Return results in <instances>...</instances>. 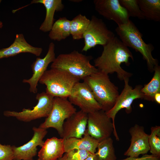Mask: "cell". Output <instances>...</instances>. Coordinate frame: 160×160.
<instances>
[{"instance_id":"obj_1","label":"cell","mask_w":160,"mask_h":160,"mask_svg":"<svg viewBox=\"0 0 160 160\" xmlns=\"http://www.w3.org/2000/svg\"><path fill=\"white\" fill-rule=\"evenodd\" d=\"M103 47L101 55L94 60V66L99 71L108 75L116 73L120 80L129 79L131 73L125 71L121 66L122 63L129 65L130 58L133 60V55L128 47L116 36Z\"/></svg>"},{"instance_id":"obj_2","label":"cell","mask_w":160,"mask_h":160,"mask_svg":"<svg viewBox=\"0 0 160 160\" xmlns=\"http://www.w3.org/2000/svg\"><path fill=\"white\" fill-rule=\"evenodd\" d=\"M115 31L124 45L142 55L149 70L153 71L155 66L158 65L157 59L154 58L152 55L154 47L151 44L145 42L143 34L134 23L129 19L127 23L118 25Z\"/></svg>"},{"instance_id":"obj_3","label":"cell","mask_w":160,"mask_h":160,"mask_svg":"<svg viewBox=\"0 0 160 160\" xmlns=\"http://www.w3.org/2000/svg\"><path fill=\"white\" fill-rule=\"evenodd\" d=\"M83 80L90 89L102 110L107 112L113 107L119 94L118 88L111 81L108 74L98 71Z\"/></svg>"},{"instance_id":"obj_4","label":"cell","mask_w":160,"mask_h":160,"mask_svg":"<svg viewBox=\"0 0 160 160\" xmlns=\"http://www.w3.org/2000/svg\"><path fill=\"white\" fill-rule=\"evenodd\" d=\"M92 58L74 50L68 53L61 54L55 58L51 68L61 69L66 71L73 76L83 80L86 77L97 72L98 69L91 64Z\"/></svg>"},{"instance_id":"obj_5","label":"cell","mask_w":160,"mask_h":160,"mask_svg":"<svg viewBox=\"0 0 160 160\" xmlns=\"http://www.w3.org/2000/svg\"><path fill=\"white\" fill-rule=\"evenodd\" d=\"M80 80L61 69L47 70L39 82L46 86V92L54 97L68 98L75 85Z\"/></svg>"},{"instance_id":"obj_6","label":"cell","mask_w":160,"mask_h":160,"mask_svg":"<svg viewBox=\"0 0 160 160\" xmlns=\"http://www.w3.org/2000/svg\"><path fill=\"white\" fill-rule=\"evenodd\" d=\"M76 111V109L67 98L55 97L49 114L39 127L46 129L55 128L61 138L65 120Z\"/></svg>"},{"instance_id":"obj_7","label":"cell","mask_w":160,"mask_h":160,"mask_svg":"<svg viewBox=\"0 0 160 160\" xmlns=\"http://www.w3.org/2000/svg\"><path fill=\"white\" fill-rule=\"evenodd\" d=\"M87 127L89 135L99 142L110 137L113 133L116 140H119L111 119L102 109L88 114Z\"/></svg>"},{"instance_id":"obj_8","label":"cell","mask_w":160,"mask_h":160,"mask_svg":"<svg viewBox=\"0 0 160 160\" xmlns=\"http://www.w3.org/2000/svg\"><path fill=\"white\" fill-rule=\"evenodd\" d=\"M54 97L46 92L38 93L36 98L38 103L32 109L24 108L22 111H6L4 115L15 117L19 121L28 122L43 117H47L51 110Z\"/></svg>"},{"instance_id":"obj_9","label":"cell","mask_w":160,"mask_h":160,"mask_svg":"<svg viewBox=\"0 0 160 160\" xmlns=\"http://www.w3.org/2000/svg\"><path fill=\"white\" fill-rule=\"evenodd\" d=\"M115 36L102 19L93 15L83 35L84 45L82 51L87 52L97 45L103 46Z\"/></svg>"},{"instance_id":"obj_10","label":"cell","mask_w":160,"mask_h":160,"mask_svg":"<svg viewBox=\"0 0 160 160\" xmlns=\"http://www.w3.org/2000/svg\"><path fill=\"white\" fill-rule=\"evenodd\" d=\"M68 98L72 104L78 106L80 110L88 114L102 109L90 89L84 81L79 82L75 85Z\"/></svg>"},{"instance_id":"obj_11","label":"cell","mask_w":160,"mask_h":160,"mask_svg":"<svg viewBox=\"0 0 160 160\" xmlns=\"http://www.w3.org/2000/svg\"><path fill=\"white\" fill-rule=\"evenodd\" d=\"M124 80V86L123 90L119 94L113 107L105 112L107 116L111 119L115 128V119L118 112L121 109L124 108L127 113H130L132 111L131 105L134 100L137 99L144 98L143 95L141 92L142 86L137 85L133 89L129 84V79H125Z\"/></svg>"},{"instance_id":"obj_12","label":"cell","mask_w":160,"mask_h":160,"mask_svg":"<svg viewBox=\"0 0 160 160\" xmlns=\"http://www.w3.org/2000/svg\"><path fill=\"white\" fill-rule=\"evenodd\" d=\"M96 11L105 18L114 21L119 25L127 23L129 16L119 0H94Z\"/></svg>"},{"instance_id":"obj_13","label":"cell","mask_w":160,"mask_h":160,"mask_svg":"<svg viewBox=\"0 0 160 160\" xmlns=\"http://www.w3.org/2000/svg\"><path fill=\"white\" fill-rule=\"evenodd\" d=\"M33 135L31 139L22 146H12L14 160H31L37 154L38 146L41 147L44 143L43 139L47 133V129L33 127Z\"/></svg>"},{"instance_id":"obj_14","label":"cell","mask_w":160,"mask_h":160,"mask_svg":"<svg viewBox=\"0 0 160 160\" xmlns=\"http://www.w3.org/2000/svg\"><path fill=\"white\" fill-rule=\"evenodd\" d=\"M55 45L53 42L50 43L47 52L43 58L37 57L31 65L33 73L32 76L28 79H24L23 82L28 83L30 86L29 91L33 93L37 92V86L39 80L47 67L52 63L55 58Z\"/></svg>"},{"instance_id":"obj_15","label":"cell","mask_w":160,"mask_h":160,"mask_svg":"<svg viewBox=\"0 0 160 160\" xmlns=\"http://www.w3.org/2000/svg\"><path fill=\"white\" fill-rule=\"evenodd\" d=\"M131 136L129 147L124 155L128 157H138L147 154L149 151L148 142L149 135L145 133L144 127L135 124L129 130Z\"/></svg>"},{"instance_id":"obj_16","label":"cell","mask_w":160,"mask_h":160,"mask_svg":"<svg viewBox=\"0 0 160 160\" xmlns=\"http://www.w3.org/2000/svg\"><path fill=\"white\" fill-rule=\"evenodd\" d=\"M88 114L81 110L76 111L64 121L61 138H82L87 127Z\"/></svg>"},{"instance_id":"obj_17","label":"cell","mask_w":160,"mask_h":160,"mask_svg":"<svg viewBox=\"0 0 160 160\" xmlns=\"http://www.w3.org/2000/svg\"><path fill=\"white\" fill-rule=\"evenodd\" d=\"M42 51V48L34 47L28 43L23 34H17L13 42L9 47L0 49V59L26 52L39 56Z\"/></svg>"},{"instance_id":"obj_18","label":"cell","mask_w":160,"mask_h":160,"mask_svg":"<svg viewBox=\"0 0 160 160\" xmlns=\"http://www.w3.org/2000/svg\"><path fill=\"white\" fill-rule=\"evenodd\" d=\"M64 142L61 138L47 139L38 152L37 160H56L62 157L65 153Z\"/></svg>"},{"instance_id":"obj_19","label":"cell","mask_w":160,"mask_h":160,"mask_svg":"<svg viewBox=\"0 0 160 160\" xmlns=\"http://www.w3.org/2000/svg\"><path fill=\"white\" fill-rule=\"evenodd\" d=\"M99 141L88 133L87 129L82 138H70L64 139L65 153L74 149H81L87 151L92 154L97 151Z\"/></svg>"},{"instance_id":"obj_20","label":"cell","mask_w":160,"mask_h":160,"mask_svg":"<svg viewBox=\"0 0 160 160\" xmlns=\"http://www.w3.org/2000/svg\"><path fill=\"white\" fill-rule=\"evenodd\" d=\"M39 3L43 4L46 10L45 19L39 29L44 32L49 31L54 23L55 12L62 11L64 6L61 0H33L31 4Z\"/></svg>"},{"instance_id":"obj_21","label":"cell","mask_w":160,"mask_h":160,"mask_svg":"<svg viewBox=\"0 0 160 160\" xmlns=\"http://www.w3.org/2000/svg\"><path fill=\"white\" fill-rule=\"evenodd\" d=\"M71 20L65 17H60L54 23L49 37L51 40L60 41L71 35Z\"/></svg>"},{"instance_id":"obj_22","label":"cell","mask_w":160,"mask_h":160,"mask_svg":"<svg viewBox=\"0 0 160 160\" xmlns=\"http://www.w3.org/2000/svg\"><path fill=\"white\" fill-rule=\"evenodd\" d=\"M137 1L145 19L160 21V0H137Z\"/></svg>"},{"instance_id":"obj_23","label":"cell","mask_w":160,"mask_h":160,"mask_svg":"<svg viewBox=\"0 0 160 160\" xmlns=\"http://www.w3.org/2000/svg\"><path fill=\"white\" fill-rule=\"evenodd\" d=\"M154 73L151 81L141 89L145 100L154 101V97L160 92V67L158 65L154 67Z\"/></svg>"},{"instance_id":"obj_24","label":"cell","mask_w":160,"mask_h":160,"mask_svg":"<svg viewBox=\"0 0 160 160\" xmlns=\"http://www.w3.org/2000/svg\"><path fill=\"white\" fill-rule=\"evenodd\" d=\"M90 21L85 15L81 14L76 15L71 20V35L73 39L79 40L83 38V35Z\"/></svg>"},{"instance_id":"obj_25","label":"cell","mask_w":160,"mask_h":160,"mask_svg":"<svg viewBox=\"0 0 160 160\" xmlns=\"http://www.w3.org/2000/svg\"><path fill=\"white\" fill-rule=\"evenodd\" d=\"M97 150L95 153L98 160H116L117 157L110 137L99 142Z\"/></svg>"},{"instance_id":"obj_26","label":"cell","mask_w":160,"mask_h":160,"mask_svg":"<svg viewBox=\"0 0 160 160\" xmlns=\"http://www.w3.org/2000/svg\"><path fill=\"white\" fill-rule=\"evenodd\" d=\"M151 131L148 137L149 151L151 154L160 157V127H152Z\"/></svg>"},{"instance_id":"obj_27","label":"cell","mask_w":160,"mask_h":160,"mask_svg":"<svg viewBox=\"0 0 160 160\" xmlns=\"http://www.w3.org/2000/svg\"><path fill=\"white\" fill-rule=\"evenodd\" d=\"M119 1L121 5L126 10L129 17H137L141 20L145 19L137 0H119Z\"/></svg>"},{"instance_id":"obj_28","label":"cell","mask_w":160,"mask_h":160,"mask_svg":"<svg viewBox=\"0 0 160 160\" xmlns=\"http://www.w3.org/2000/svg\"><path fill=\"white\" fill-rule=\"evenodd\" d=\"M66 153L68 160H84L92 153L85 150L77 149L71 150Z\"/></svg>"},{"instance_id":"obj_29","label":"cell","mask_w":160,"mask_h":160,"mask_svg":"<svg viewBox=\"0 0 160 160\" xmlns=\"http://www.w3.org/2000/svg\"><path fill=\"white\" fill-rule=\"evenodd\" d=\"M14 154L12 146L3 145L0 143V160H14Z\"/></svg>"},{"instance_id":"obj_30","label":"cell","mask_w":160,"mask_h":160,"mask_svg":"<svg viewBox=\"0 0 160 160\" xmlns=\"http://www.w3.org/2000/svg\"><path fill=\"white\" fill-rule=\"evenodd\" d=\"M119 160H160V157L151 154H146L143 155L141 157H128L126 158Z\"/></svg>"},{"instance_id":"obj_31","label":"cell","mask_w":160,"mask_h":160,"mask_svg":"<svg viewBox=\"0 0 160 160\" xmlns=\"http://www.w3.org/2000/svg\"><path fill=\"white\" fill-rule=\"evenodd\" d=\"M84 160H98L95 154H91Z\"/></svg>"},{"instance_id":"obj_32","label":"cell","mask_w":160,"mask_h":160,"mask_svg":"<svg viewBox=\"0 0 160 160\" xmlns=\"http://www.w3.org/2000/svg\"><path fill=\"white\" fill-rule=\"evenodd\" d=\"M154 101L157 103L160 104V92L156 94L154 97Z\"/></svg>"},{"instance_id":"obj_33","label":"cell","mask_w":160,"mask_h":160,"mask_svg":"<svg viewBox=\"0 0 160 160\" xmlns=\"http://www.w3.org/2000/svg\"><path fill=\"white\" fill-rule=\"evenodd\" d=\"M56 160H68V156L67 153H65L63 155V156L57 159Z\"/></svg>"},{"instance_id":"obj_34","label":"cell","mask_w":160,"mask_h":160,"mask_svg":"<svg viewBox=\"0 0 160 160\" xmlns=\"http://www.w3.org/2000/svg\"><path fill=\"white\" fill-rule=\"evenodd\" d=\"M1 1V0H0V4ZM3 26V24L2 22L0 21V28H2Z\"/></svg>"},{"instance_id":"obj_35","label":"cell","mask_w":160,"mask_h":160,"mask_svg":"<svg viewBox=\"0 0 160 160\" xmlns=\"http://www.w3.org/2000/svg\"><path fill=\"white\" fill-rule=\"evenodd\" d=\"M33 160V159H32V160Z\"/></svg>"}]
</instances>
